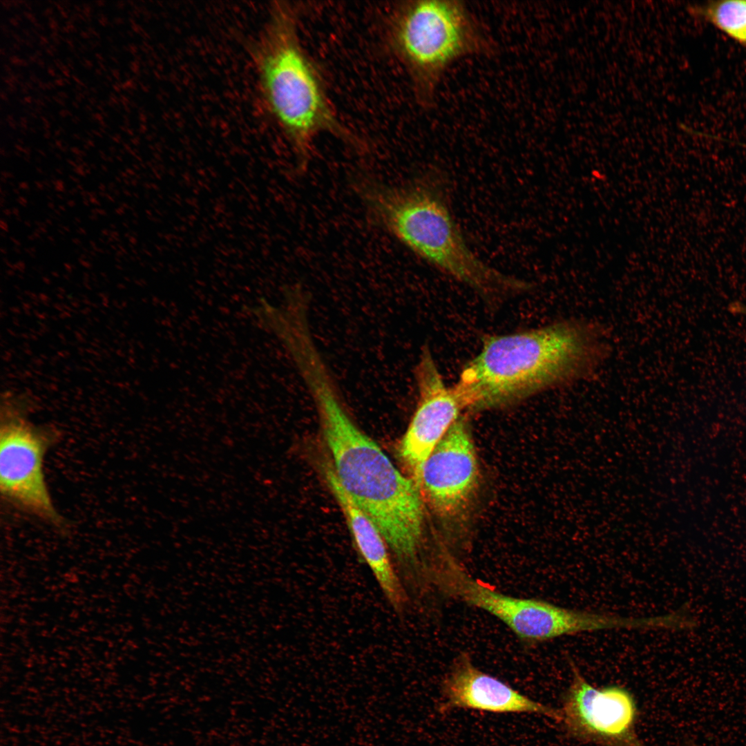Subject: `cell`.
<instances>
[{
    "label": "cell",
    "instance_id": "cell-1",
    "mask_svg": "<svg viewBox=\"0 0 746 746\" xmlns=\"http://www.w3.org/2000/svg\"><path fill=\"white\" fill-rule=\"evenodd\" d=\"M606 354L602 328L588 321L487 336L452 388L465 410L501 408L591 376Z\"/></svg>",
    "mask_w": 746,
    "mask_h": 746
},
{
    "label": "cell",
    "instance_id": "cell-2",
    "mask_svg": "<svg viewBox=\"0 0 746 746\" xmlns=\"http://www.w3.org/2000/svg\"><path fill=\"white\" fill-rule=\"evenodd\" d=\"M301 376L316 403L338 482L395 555L405 562L415 560L423 528L420 489L354 423L325 364L312 363Z\"/></svg>",
    "mask_w": 746,
    "mask_h": 746
},
{
    "label": "cell",
    "instance_id": "cell-3",
    "mask_svg": "<svg viewBox=\"0 0 746 746\" xmlns=\"http://www.w3.org/2000/svg\"><path fill=\"white\" fill-rule=\"evenodd\" d=\"M352 183L370 220L437 270L485 296L531 289L530 283L491 267L468 247L452 215L443 171L431 169L401 186L365 174Z\"/></svg>",
    "mask_w": 746,
    "mask_h": 746
},
{
    "label": "cell",
    "instance_id": "cell-4",
    "mask_svg": "<svg viewBox=\"0 0 746 746\" xmlns=\"http://www.w3.org/2000/svg\"><path fill=\"white\" fill-rule=\"evenodd\" d=\"M261 95L296 155V172H305L316 136L328 132L357 149L363 145L338 119L320 75L303 50L292 8L272 6L255 49Z\"/></svg>",
    "mask_w": 746,
    "mask_h": 746
},
{
    "label": "cell",
    "instance_id": "cell-5",
    "mask_svg": "<svg viewBox=\"0 0 746 746\" xmlns=\"http://www.w3.org/2000/svg\"><path fill=\"white\" fill-rule=\"evenodd\" d=\"M390 38L424 108L434 106L441 80L454 63L467 57H491L497 50L477 18L457 0L401 3L394 12Z\"/></svg>",
    "mask_w": 746,
    "mask_h": 746
},
{
    "label": "cell",
    "instance_id": "cell-6",
    "mask_svg": "<svg viewBox=\"0 0 746 746\" xmlns=\"http://www.w3.org/2000/svg\"><path fill=\"white\" fill-rule=\"evenodd\" d=\"M430 577L448 595L490 613L520 640L538 643L558 637L605 630L604 613L579 611L535 598L506 595L472 577L452 558L444 555L434 564Z\"/></svg>",
    "mask_w": 746,
    "mask_h": 746
},
{
    "label": "cell",
    "instance_id": "cell-7",
    "mask_svg": "<svg viewBox=\"0 0 746 746\" xmlns=\"http://www.w3.org/2000/svg\"><path fill=\"white\" fill-rule=\"evenodd\" d=\"M50 437L17 414L7 413L0 429V490L6 501L54 524L55 508L44 472Z\"/></svg>",
    "mask_w": 746,
    "mask_h": 746
},
{
    "label": "cell",
    "instance_id": "cell-8",
    "mask_svg": "<svg viewBox=\"0 0 746 746\" xmlns=\"http://www.w3.org/2000/svg\"><path fill=\"white\" fill-rule=\"evenodd\" d=\"M572 680L561 711L567 731L574 737L604 746H644L635 734L637 707L625 688H596L569 660Z\"/></svg>",
    "mask_w": 746,
    "mask_h": 746
},
{
    "label": "cell",
    "instance_id": "cell-9",
    "mask_svg": "<svg viewBox=\"0 0 746 746\" xmlns=\"http://www.w3.org/2000/svg\"><path fill=\"white\" fill-rule=\"evenodd\" d=\"M415 379L417 405L399 445V455L418 486L423 463L465 409L453 388L445 383L428 347L420 354Z\"/></svg>",
    "mask_w": 746,
    "mask_h": 746
},
{
    "label": "cell",
    "instance_id": "cell-10",
    "mask_svg": "<svg viewBox=\"0 0 746 746\" xmlns=\"http://www.w3.org/2000/svg\"><path fill=\"white\" fill-rule=\"evenodd\" d=\"M478 463L466 423L459 418L423 465L418 486L435 513L458 515L474 493Z\"/></svg>",
    "mask_w": 746,
    "mask_h": 746
},
{
    "label": "cell",
    "instance_id": "cell-11",
    "mask_svg": "<svg viewBox=\"0 0 746 746\" xmlns=\"http://www.w3.org/2000/svg\"><path fill=\"white\" fill-rule=\"evenodd\" d=\"M442 712L462 708L492 713H529L562 721L560 710L531 700L475 667L466 654L455 660L441 685Z\"/></svg>",
    "mask_w": 746,
    "mask_h": 746
},
{
    "label": "cell",
    "instance_id": "cell-12",
    "mask_svg": "<svg viewBox=\"0 0 746 746\" xmlns=\"http://www.w3.org/2000/svg\"><path fill=\"white\" fill-rule=\"evenodd\" d=\"M324 475L345 516L356 546L382 591L394 608L403 607L407 599L406 595L392 566L386 548L387 543L381 532L343 489L331 465L325 466Z\"/></svg>",
    "mask_w": 746,
    "mask_h": 746
},
{
    "label": "cell",
    "instance_id": "cell-13",
    "mask_svg": "<svg viewBox=\"0 0 746 746\" xmlns=\"http://www.w3.org/2000/svg\"><path fill=\"white\" fill-rule=\"evenodd\" d=\"M687 12L746 49V0H716L690 4Z\"/></svg>",
    "mask_w": 746,
    "mask_h": 746
},
{
    "label": "cell",
    "instance_id": "cell-14",
    "mask_svg": "<svg viewBox=\"0 0 746 746\" xmlns=\"http://www.w3.org/2000/svg\"><path fill=\"white\" fill-rule=\"evenodd\" d=\"M728 310L733 314L746 316V304L734 301L729 304Z\"/></svg>",
    "mask_w": 746,
    "mask_h": 746
},
{
    "label": "cell",
    "instance_id": "cell-15",
    "mask_svg": "<svg viewBox=\"0 0 746 746\" xmlns=\"http://www.w3.org/2000/svg\"><path fill=\"white\" fill-rule=\"evenodd\" d=\"M294 287H288V288H287V289H286V290H287V289H290V288H294ZM299 288H300V287H299ZM260 301H261V300H260ZM257 305H258V304H257ZM256 305H255V306H254V307H256ZM254 307H253V308H252V309H251V310H252V311H251V313H252V314H253V310H254Z\"/></svg>",
    "mask_w": 746,
    "mask_h": 746
}]
</instances>
